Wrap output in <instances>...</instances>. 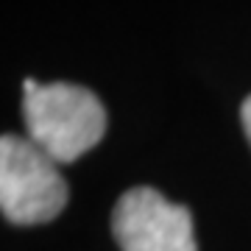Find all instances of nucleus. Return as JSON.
<instances>
[{
    "label": "nucleus",
    "mask_w": 251,
    "mask_h": 251,
    "mask_svg": "<svg viewBox=\"0 0 251 251\" xmlns=\"http://www.w3.org/2000/svg\"><path fill=\"white\" fill-rule=\"evenodd\" d=\"M112 232L123 251H198L190 209L153 187H131L120 196Z\"/></svg>",
    "instance_id": "obj_3"
},
{
    "label": "nucleus",
    "mask_w": 251,
    "mask_h": 251,
    "mask_svg": "<svg viewBox=\"0 0 251 251\" xmlns=\"http://www.w3.org/2000/svg\"><path fill=\"white\" fill-rule=\"evenodd\" d=\"M67 204V181L56 162L31 140L3 134L0 140V209L17 226L53 221Z\"/></svg>",
    "instance_id": "obj_2"
},
{
    "label": "nucleus",
    "mask_w": 251,
    "mask_h": 251,
    "mask_svg": "<svg viewBox=\"0 0 251 251\" xmlns=\"http://www.w3.org/2000/svg\"><path fill=\"white\" fill-rule=\"evenodd\" d=\"M240 120H243V131H246V137H249V143H251V95L243 100V106H240Z\"/></svg>",
    "instance_id": "obj_4"
},
{
    "label": "nucleus",
    "mask_w": 251,
    "mask_h": 251,
    "mask_svg": "<svg viewBox=\"0 0 251 251\" xmlns=\"http://www.w3.org/2000/svg\"><path fill=\"white\" fill-rule=\"evenodd\" d=\"M23 115L28 140L53 162H75L106 134V109L95 92L78 84L23 81Z\"/></svg>",
    "instance_id": "obj_1"
}]
</instances>
